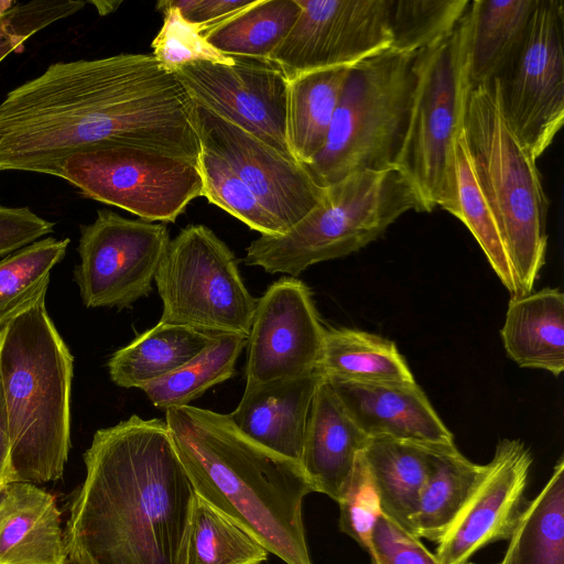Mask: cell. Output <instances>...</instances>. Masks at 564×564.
<instances>
[{"label":"cell","mask_w":564,"mask_h":564,"mask_svg":"<svg viewBox=\"0 0 564 564\" xmlns=\"http://www.w3.org/2000/svg\"><path fill=\"white\" fill-rule=\"evenodd\" d=\"M193 100L152 54L56 62L0 104V172L59 177L70 155L132 145L197 161Z\"/></svg>","instance_id":"cell-1"},{"label":"cell","mask_w":564,"mask_h":564,"mask_svg":"<svg viewBox=\"0 0 564 564\" xmlns=\"http://www.w3.org/2000/svg\"><path fill=\"white\" fill-rule=\"evenodd\" d=\"M65 544L98 564H185L196 492L167 424L137 414L96 431Z\"/></svg>","instance_id":"cell-2"},{"label":"cell","mask_w":564,"mask_h":564,"mask_svg":"<svg viewBox=\"0 0 564 564\" xmlns=\"http://www.w3.org/2000/svg\"><path fill=\"white\" fill-rule=\"evenodd\" d=\"M176 453L196 495L286 564H313L303 523L315 492L302 466L246 436L228 414L193 405L165 410Z\"/></svg>","instance_id":"cell-3"},{"label":"cell","mask_w":564,"mask_h":564,"mask_svg":"<svg viewBox=\"0 0 564 564\" xmlns=\"http://www.w3.org/2000/svg\"><path fill=\"white\" fill-rule=\"evenodd\" d=\"M45 297L42 294L0 329V382L14 480L31 484L61 479L70 448L74 358L47 313Z\"/></svg>","instance_id":"cell-4"},{"label":"cell","mask_w":564,"mask_h":564,"mask_svg":"<svg viewBox=\"0 0 564 564\" xmlns=\"http://www.w3.org/2000/svg\"><path fill=\"white\" fill-rule=\"evenodd\" d=\"M463 129L479 186L503 237L521 295L545 260L547 197L536 160L503 119L490 83L469 87Z\"/></svg>","instance_id":"cell-5"},{"label":"cell","mask_w":564,"mask_h":564,"mask_svg":"<svg viewBox=\"0 0 564 564\" xmlns=\"http://www.w3.org/2000/svg\"><path fill=\"white\" fill-rule=\"evenodd\" d=\"M411 209L422 212L397 169L359 171L325 187L322 200L288 232L253 240L243 262L295 278L315 263L364 248Z\"/></svg>","instance_id":"cell-6"},{"label":"cell","mask_w":564,"mask_h":564,"mask_svg":"<svg viewBox=\"0 0 564 564\" xmlns=\"http://www.w3.org/2000/svg\"><path fill=\"white\" fill-rule=\"evenodd\" d=\"M416 53L389 48L350 66L325 144L304 165L317 185L394 167L410 119Z\"/></svg>","instance_id":"cell-7"},{"label":"cell","mask_w":564,"mask_h":564,"mask_svg":"<svg viewBox=\"0 0 564 564\" xmlns=\"http://www.w3.org/2000/svg\"><path fill=\"white\" fill-rule=\"evenodd\" d=\"M469 29L468 6L452 31L415 57L410 119L394 169L426 213L436 206L451 213L456 202L454 143L469 90Z\"/></svg>","instance_id":"cell-8"},{"label":"cell","mask_w":564,"mask_h":564,"mask_svg":"<svg viewBox=\"0 0 564 564\" xmlns=\"http://www.w3.org/2000/svg\"><path fill=\"white\" fill-rule=\"evenodd\" d=\"M154 282L163 304L160 322L248 338L258 299L247 290L234 252L210 228H183Z\"/></svg>","instance_id":"cell-9"},{"label":"cell","mask_w":564,"mask_h":564,"mask_svg":"<svg viewBox=\"0 0 564 564\" xmlns=\"http://www.w3.org/2000/svg\"><path fill=\"white\" fill-rule=\"evenodd\" d=\"M59 177L87 198L151 223H174L203 196L197 161L141 147L105 145L75 153L62 164Z\"/></svg>","instance_id":"cell-10"},{"label":"cell","mask_w":564,"mask_h":564,"mask_svg":"<svg viewBox=\"0 0 564 564\" xmlns=\"http://www.w3.org/2000/svg\"><path fill=\"white\" fill-rule=\"evenodd\" d=\"M564 9L536 0L522 40L490 82L499 110L536 160L564 121Z\"/></svg>","instance_id":"cell-11"},{"label":"cell","mask_w":564,"mask_h":564,"mask_svg":"<svg viewBox=\"0 0 564 564\" xmlns=\"http://www.w3.org/2000/svg\"><path fill=\"white\" fill-rule=\"evenodd\" d=\"M170 241L164 223L99 209L80 226L74 280L84 305L122 310L148 296Z\"/></svg>","instance_id":"cell-12"},{"label":"cell","mask_w":564,"mask_h":564,"mask_svg":"<svg viewBox=\"0 0 564 564\" xmlns=\"http://www.w3.org/2000/svg\"><path fill=\"white\" fill-rule=\"evenodd\" d=\"M300 14L268 62L286 80L304 73L352 66L391 48L392 0H296Z\"/></svg>","instance_id":"cell-13"},{"label":"cell","mask_w":564,"mask_h":564,"mask_svg":"<svg viewBox=\"0 0 564 564\" xmlns=\"http://www.w3.org/2000/svg\"><path fill=\"white\" fill-rule=\"evenodd\" d=\"M200 148L221 159L253 191L288 232L323 198L303 164L193 101Z\"/></svg>","instance_id":"cell-14"},{"label":"cell","mask_w":564,"mask_h":564,"mask_svg":"<svg viewBox=\"0 0 564 564\" xmlns=\"http://www.w3.org/2000/svg\"><path fill=\"white\" fill-rule=\"evenodd\" d=\"M172 73L195 104L292 158L285 141L288 80L272 63L235 56L232 65L199 62Z\"/></svg>","instance_id":"cell-15"},{"label":"cell","mask_w":564,"mask_h":564,"mask_svg":"<svg viewBox=\"0 0 564 564\" xmlns=\"http://www.w3.org/2000/svg\"><path fill=\"white\" fill-rule=\"evenodd\" d=\"M325 328L310 288L294 276L258 299L247 341V383L296 378L318 369Z\"/></svg>","instance_id":"cell-16"},{"label":"cell","mask_w":564,"mask_h":564,"mask_svg":"<svg viewBox=\"0 0 564 564\" xmlns=\"http://www.w3.org/2000/svg\"><path fill=\"white\" fill-rule=\"evenodd\" d=\"M531 465L530 449L521 441L497 444L479 482L437 542L441 564H474L478 551L510 539L528 503Z\"/></svg>","instance_id":"cell-17"},{"label":"cell","mask_w":564,"mask_h":564,"mask_svg":"<svg viewBox=\"0 0 564 564\" xmlns=\"http://www.w3.org/2000/svg\"><path fill=\"white\" fill-rule=\"evenodd\" d=\"M328 380L354 422L369 438L454 443L453 434L415 381L364 383Z\"/></svg>","instance_id":"cell-18"},{"label":"cell","mask_w":564,"mask_h":564,"mask_svg":"<svg viewBox=\"0 0 564 564\" xmlns=\"http://www.w3.org/2000/svg\"><path fill=\"white\" fill-rule=\"evenodd\" d=\"M323 378L317 369L296 378L247 383L228 415L246 436L300 464L312 402Z\"/></svg>","instance_id":"cell-19"},{"label":"cell","mask_w":564,"mask_h":564,"mask_svg":"<svg viewBox=\"0 0 564 564\" xmlns=\"http://www.w3.org/2000/svg\"><path fill=\"white\" fill-rule=\"evenodd\" d=\"M368 441L332 382L324 377L312 402L300 462L315 492L337 501L358 454Z\"/></svg>","instance_id":"cell-20"},{"label":"cell","mask_w":564,"mask_h":564,"mask_svg":"<svg viewBox=\"0 0 564 564\" xmlns=\"http://www.w3.org/2000/svg\"><path fill=\"white\" fill-rule=\"evenodd\" d=\"M67 557L55 498L15 481L0 492V564H64Z\"/></svg>","instance_id":"cell-21"},{"label":"cell","mask_w":564,"mask_h":564,"mask_svg":"<svg viewBox=\"0 0 564 564\" xmlns=\"http://www.w3.org/2000/svg\"><path fill=\"white\" fill-rule=\"evenodd\" d=\"M507 355L521 368L564 370V295L558 289L511 297L500 330Z\"/></svg>","instance_id":"cell-22"},{"label":"cell","mask_w":564,"mask_h":564,"mask_svg":"<svg viewBox=\"0 0 564 564\" xmlns=\"http://www.w3.org/2000/svg\"><path fill=\"white\" fill-rule=\"evenodd\" d=\"M217 334L160 322L119 348L108 360L111 381L142 389L202 352Z\"/></svg>","instance_id":"cell-23"},{"label":"cell","mask_w":564,"mask_h":564,"mask_svg":"<svg viewBox=\"0 0 564 564\" xmlns=\"http://www.w3.org/2000/svg\"><path fill=\"white\" fill-rule=\"evenodd\" d=\"M427 470L413 518L419 539L438 542L452 524L485 471V465L467 459L454 443H424Z\"/></svg>","instance_id":"cell-24"},{"label":"cell","mask_w":564,"mask_h":564,"mask_svg":"<svg viewBox=\"0 0 564 564\" xmlns=\"http://www.w3.org/2000/svg\"><path fill=\"white\" fill-rule=\"evenodd\" d=\"M350 66L317 69L288 80L285 141L305 165L323 149Z\"/></svg>","instance_id":"cell-25"},{"label":"cell","mask_w":564,"mask_h":564,"mask_svg":"<svg viewBox=\"0 0 564 564\" xmlns=\"http://www.w3.org/2000/svg\"><path fill=\"white\" fill-rule=\"evenodd\" d=\"M362 454L375 481L382 514L415 535L413 518L427 470L424 443L371 437Z\"/></svg>","instance_id":"cell-26"},{"label":"cell","mask_w":564,"mask_h":564,"mask_svg":"<svg viewBox=\"0 0 564 564\" xmlns=\"http://www.w3.org/2000/svg\"><path fill=\"white\" fill-rule=\"evenodd\" d=\"M536 0L469 3V87L490 83L523 37Z\"/></svg>","instance_id":"cell-27"},{"label":"cell","mask_w":564,"mask_h":564,"mask_svg":"<svg viewBox=\"0 0 564 564\" xmlns=\"http://www.w3.org/2000/svg\"><path fill=\"white\" fill-rule=\"evenodd\" d=\"M318 370L327 379L347 382L415 381L393 341L346 327L325 330Z\"/></svg>","instance_id":"cell-28"},{"label":"cell","mask_w":564,"mask_h":564,"mask_svg":"<svg viewBox=\"0 0 564 564\" xmlns=\"http://www.w3.org/2000/svg\"><path fill=\"white\" fill-rule=\"evenodd\" d=\"M499 564H564V459L528 501Z\"/></svg>","instance_id":"cell-29"},{"label":"cell","mask_w":564,"mask_h":564,"mask_svg":"<svg viewBox=\"0 0 564 564\" xmlns=\"http://www.w3.org/2000/svg\"><path fill=\"white\" fill-rule=\"evenodd\" d=\"M300 11L296 0H254L203 34L223 54L268 61L293 28Z\"/></svg>","instance_id":"cell-30"},{"label":"cell","mask_w":564,"mask_h":564,"mask_svg":"<svg viewBox=\"0 0 564 564\" xmlns=\"http://www.w3.org/2000/svg\"><path fill=\"white\" fill-rule=\"evenodd\" d=\"M456 202L451 214L470 230L488 262L512 297L521 296L519 283L497 219L477 181L464 129L454 143Z\"/></svg>","instance_id":"cell-31"},{"label":"cell","mask_w":564,"mask_h":564,"mask_svg":"<svg viewBox=\"0 0 564 564\" xmlns=\"http://www.w3.org/2000/svg\"><path fill=\"white\" fill-rule=\"evenodd\" d=\"M247 341V337L217 334L192 360L141 390L153 405L163 410L189 405L207 389L235 375L237 359Z\"/></svg>","instance_id":"cell-32"},{"label":"cell","mask_w":564,"mask_h":564,"mask_svg":"<svg viewBox=\"0 0 564 564\" xmlns=\"http://www.w3.org/2000/svg\"><path fill=\"white\" fill-rule=\"evenodd\" d=\"M268 555L250 532L196 495L185 564H261Z\"/></svg>","instance_id":"cell-33"},{"label":"cell","mask_w":564,"mask_h":564,"mask_svg":"<svg viewBox=\"0 0 564 564\" xmlns=\"http://www.w3.org/2000/svg\"><path fill=\"white\" fill-rule=\"evenodd\" d=\"M68 238L40 239L0 260V329L46 293Z\"/></svg>","instance_id":"cell-34"},{"label":"cell","mask_w":564,"mask_h":564,"mask_svg":"<svg viewBox=\"0 0 564 564\" xmlns=\"http://www.w3.org/2000/svg\"><path fill=\"white\" fill-rule=\"evenodd\" d=\"M197 164L203 181V196L212 204L260 232V236L285 234L253 191L221 159L200 148Z\"/></svg>","instance_id":"cell-35"},{"label":"cell","mask_w":564,"mask_h":564,"mask_svg":"<svg viewBox=\"0 0 564 564\" xmlns=\"http://www.w3.org/2000/svg\"><path fill=\"white\" fill-rule=\"evenodd\" d=\"M469 0H392L391 48L416 53L457 24Z\"/></svg>","instance_id":"cell-36"},{"label":"cell","mask_w":564,"mask_h":564,"mask_svg":"<svg viewBox=\"0 0 564 564\" xmlns=\"http://www.w3.org/2000/svg\"><path fill=\"white\" fill-rule=\"evenodd\" d=\"M156 8L164 14L163 25L152 41V55L167 70L208 62L232 65L235 56L214 48L205 39L202 28L185 21L170 0L159 1Z\"/></svg>","instance_id":"cell-37"},{"label":"cell","mask_w":564,"mask_h":564,"mask_svg":"<svg viewBox=\"0 0 564 564\" xmlns=\"http://www.w3.org/2000/svg\"><path fill=\"white\" fill-rule=\"evenodd\" d=\"M80 0L0 1V62L11 53H20L24 42L48 26L78 12Z\"/></svg>","instance_id":"cell-38"},{"label":"cell","mask_w":564,"mask_h":564,"mask_svg":"<svg viewBox=\"0 0 564 564\" xmlns=\"http://www.w3.org/2000/svg\"><path fill=\"white\" fill-rule=\"evenodd\" d=\"M336 502L339 505L340 531L368 551L373 527L382 512L362 452L358 454Z\"/></svg>","instance_id":"cell-39"},{"label":"cell","mask_w":564,"mask_h":564,"mask_svg":"<svg viewBox=\"0 0 564 564\" xmlns=\"http://www.w3.org/2000/svg\"><path fill=\"white\" fill-rule=\"evenodd\" d=\"M367 552L371 564H441L417 536L382 513L373 527Z\"/></svg>","instance_id":"cell-40"},{"label":"cell","mask_w":564,"mask_h":564,"mask_svg":"<svg viewBox=\"0 0 564 564\" xmlns=\"http://www.w3.org/2000/svg\"><path fill=\"white\" fill-rule=\"evenodd\" d=\"M54 223L29 207H8L0 203V257L11 254L51 234Z\"/></svg>","instance_id":"cell-41"},{"label":"cell","mask_w":564,"mask_h":564,"mask_svg":"<svg viewBox=\"0 0 564 564\" xmlns=\"http://www.w3.org/2000/svg\"><path fill=\"white\" fill-rule=\"evenodd\" d=\"M254 0H170L182 18L202 28L204 33L235 13L248 8Z\"/></svg>","instance_id":"cell-42"},{"label":"cell","mask_w":564,"mask_h":564,"mask_svg":"<svg viewBox=\"0 0 564 564\" xmlns=\"http://www.w3.org/2000/svg\"><path fill=\"white\" fill-rule=\"evenodd\" d=\"M14 481L10 426L0 382V492Z\"/></svg>","instance_id":"cell-43"},{"label":"cell","mask_w":564,"mask_h":564,"mask_svg":"<svg viewBox=\"0 0 564 564\" xmlns=\"http://www.w3.org/2000/svg\"><path fill=\"white\" fill-rule=\"evenodd\" d=\"M67 557L64 564H98L87 552L76 545H66Z\"/></svg>","instance_id":"cell-44"}]
</instances>
